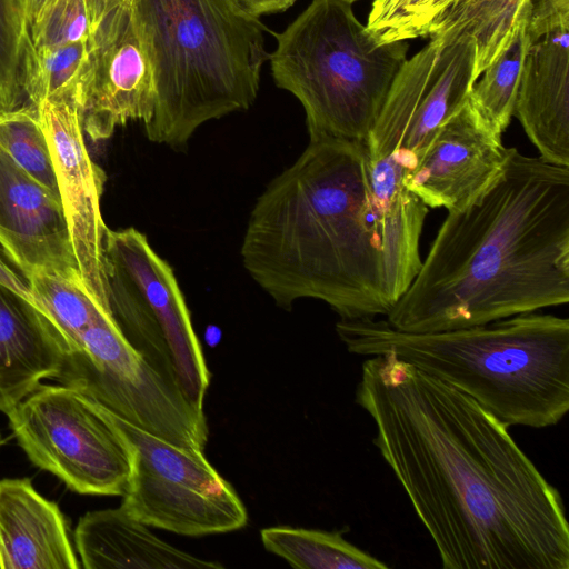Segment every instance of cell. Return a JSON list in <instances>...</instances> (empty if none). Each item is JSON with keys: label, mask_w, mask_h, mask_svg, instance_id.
I'll use <instances>...</instances> for the list:
<instances>
[{"label": "cell", "mask_w": 569, "mask_h": 569, "mask_svg": "<svg viewBox=\"0 0 569 569\" xmlns=\"http://www.w3.org/2000/svg\"><path fill=\"white\" fill-rule=\"evenodd\" d=\"M274 36L273 81L300 101L309 138L366 141L408 43L379 42L343 0H312Z\"/></svg>", "instance_id": "6"}, {"label": "cell", "mask_w": 569, "mask_h": 569, "mask_svg": "<svg viewBox=\"0 0 569 569\" xmlns=\"http://www.w3.org/2000/svg\"><path fill=\"white\" fill-rule=\"evenodd\" d=\"M70 353L52 321L0 283V412L7 416L43 379L57 380Z\"/></svg>", "instance_id": "16"}, {"label": "cell", "mask_w": 569, "mask_h": 569, "mask_svg": "<svg viewBox=\"0 0 569 569\" xmlns=\"http://www.w3.org/2000/svg\"><path fill=\"white\" fill-rule=\"evenodd\" d=\"M367 163L366 141L310 139L256 201L241 258L280 308L311 298L359 319L393 306Z\"/></svg>", "instance_id": "3"}, {"label": "cell", "mask_w": 569, "mask_h": 569, "mask_svg": "<svg viewBox=\"0 0 569 569\" xmlns=\"http://www.w3.org/2000/svg\"><path fill=\"white\" fill-rule=\"evenodd\" d=\"M530 0H453L431 21L429 34L463 31L476 42L475 76L510 43L520 21L529 14Z\"/></svg>", "instance_id": "21"}, {"label": "cell", "mask_w": 569, "mask_h": 569, "mask_svg": "<svg viewBox=\"0 0 569 569\" xmlns=\"http://www.w3.org/2000/svg\"><path fill=\"white\" fill-rule=\"evenodd\" d=\"M30 461L81 495L122 496L127 443L107 408L67 385L40 383L8 415Z\"/></svg>", "instance_id": "8"}, {"label": "cell", "mask_w": 569, "mask_h": 569, "mask_svg": "<svg viewBox=\"0 0 569 569\" xmlns=\"http://www.w3.org/2000/svg\"><path fill=\"white\" fill-rule=\"evenodd\" d=\"M130 455L122 506L148 527L200 537L243 528L247 509L203 450L152 435L111 411Z\"/></svg>", "instance_id": "9"}, {"label": "cell", "mask_w": 569, "mask_h": 569, "mask_svg": "<svg viewBox=\"0 0 569 569\" xmlns=\"http://www.w3.org/2000/svg\"><path fill=\"white\" fill-rule=\"evenodd\" d=\"M42 312L62 332L73 350L80 333L107 312L88 292L81 279L39 270L24 278Z\"/></svg>", "instance_id": "24"}, {"label": "cell", "mask_w": 569, "mask_h": 569, "mask_svg": "<svg viewBox=\"0 0 569 569\" xmlns=\"http://www.w3.org/2000/svg\"><path fill=\"white\" fill-rule=\"evenodd\" d=\"M92 62L81 107L82 129L92 141L110 138L131 120L146 123L156 100L153 70L131 6L92 34Z\"/></svg>", "instance_id": "13"}, {"label": "cell", "mask_w": 569, "mask_h": 569, "mask_svg": "<svg viewBox=\"0 0 569 569\" xmlns=\"http://www.w3.org/2000/svg\"><path fill=\"white\" fill-rule=\"evenodd\" d=\"M66 518L28 478L0 480V569H79Z\"/></svg>", "instance_id": "17"}, {"label": "cell", "mask_w": 569, "mask_h": 569, "mask_svg": "<svg viewBox=\"0 0 569 569\" xmlns=\"http://www.w3.org/2000/svg\"><path fill=\"white\" fill-rule=\"evenodd\" d=\"M111 316L129 345L199 410L210 371L174 272L134 228L107 231Z\"/></svg>", "instance_id": "7"}, {"label": "cell", "mask_w": 569, "mask_h": 569, "mask_svg": "<svg viewBox=\"0 0 569 569\" xmlns=\"http://www.w3.org/2000/svg\"><path fill=\"white\" fill-rule=\"evenodd\" d=\"M0 248L24 278L44 270L82 280L61 200L1 148Z\"/></svg>", "instance_id": "14"}, {"label": "cell", "mask_w": 569, "mask_h": 569, "mask_svg": "<svg viewBox=\"0 0 569 569\" xmlns=\"http://www.w3.org/2000/svg\"><path fill=\"white\" fill-rule=\"evenodd\" d=\"M429 0H375L367 30L381 43L407 41L429 34Z\"/></svg>", "instance_id": "27"}, {"label": "cell", "mask_w": 569, "mask_h": 569, "mask_svg": "<svg viewBox=\"0 0 569 569\" xmlns=\"http://www.w3.org/2000/svg\"><path fill=\"white\" fill-rule=\"evenodd\" d=\"M453 0H429L428 1V19L431 21L437 17L442 10H445Z\"/></svg>", "instance_id": "33"}, {"label": "cell", "mask_w": 569, "mask_h": 569, "mask_svg": "<svg viewBox=\"0 0 569 569\" xmlns=\"http://www.w3.org/2000/svg\"><path fill=\"white\" fill-rule=\"evenodd\" d=\"M367 166L387 292L395 305L421 268L420 237L429 209L405 186L403 168L393 154L378 160L368 158Z\"/></svg>", "instance_id": "19"}, {"label": "cell", "mask_w": 569, "mask_h": 569, "mask_svg": "<svg viewBox=\"0 0 569 569\" xmlns=\"http://www.w3.org/2000/svg\"><path fill=\"white\" fill-rule=\"evenodd\" d=\"M27 33L36 48L90 40L87 0H48Z\"/></svg>", "instance_id": "28"}, {"label": "cell", "mask_w": 569, "mask_h": 569, "mask_svg": "<svg viewBox=\"0 0 569 569\" xmlns=\"http://www.w3.org/2000/svg\"><path fill=\"white\" fill-rule=\"evenodd\" d=\"M510 150L467 98L439 128L417 167L403 172V183L428 208L458 212L495 182Z\"/></svg>", "instance_id": "12"}, {"label": "cell", "mask_w": 569, "mask_h": 569, "mask_svg": "<svg viewBox=\"0 0 569 569\" xmlns=\"http://www.w3.org/2000/svg\"><path fill=\"white\" fill-rule=\"evenodd\" d=\"M156 100L147 138L187 146L203 123L248 109L269 53L267 28L234 0H132Z\"/></svg>", "instance_id": "5"}, {"label": "cell", "mask_w": 569, "mask_h": 569, "mask_svg": "<svg viewBox=\"0 0 569 569\" xmlns=\"http://www.w3.org/2000/svg\"><path fill=\"white\" fill-rule=\"evenodd\" d=\"M73 539L84 569L223 568L163 541L122 506L83 515Z\"/></svg>", "instance_id": "18"}, {"label": "cell", "mask_w": 569, "mask_h": 569, "mask_svg": "<svg viewBox=\"0 0 569 569\" xmlns=\"http://www.w3.org/2000/svg\"><path fill=\"white\" fill-rule=\"evenodd\" d=\"M429 37V43L397 71L366 140L370 160L393 154L403 172L417 167L478 80L471 36L449 30Z\"/></svg>", "instance_id": "10"}, {"label": "cell", "mask_w": 569, "mask_h": 569, "mask_svg": "<svg viewBox=\"0 0 569 569\" xmlns=\"http://www.w3.org/2000/svg\"><path fill=\"white\" fill-rule=\"evenodd\" d=\"M343 1H346V2H348V3H350V4H352L353 2H356V1H358V0H343Z\"/></svg>", "instance_id": "34"}, {"label": "cell", "mask_w": 569, "mask_h": 569, "mask_svg": "<svg viewBox=\"0 0 569 569\" xmlns=\"http://www.w3.org/2000/svg\"><path fill=\"white\" fill-rule=\"evenodd\" d=\"M513 116L540 158L569 167V27L530 43Z\"/></svg>", "instance_id": "15"}, {"label": "cell", "mask_w": 569, "mask_h": 569, "mask_svg": "<svg viewBox=\"0 0 569 569\" xmlns=\"http://www.w3.org/2000/svg\"><path fill=\"white\" fill-rule=\"evenodd\" d=\"M48 0H22L27 31L37 22Z\"/></svg>", "instance_id": "32"}, {"label": "cell", "mask_w": 569, "mask_h": 569, "mask_svg": "<svg viewBox=\"0 0 569 569\" xmlns=\"http://www.w3.org/2000/svg\"><path fill=\"white\" fill-rule=\"evenodd\" d=\"M2 443H3V439H2V436L0 433V447L2 446Z\"/></svg>", "instance_id": "35"}, {"label": "cell", "mask_w": 569, "mask_h": 569, "mask_svg": "<svg viewBox=\"0 0 569 569\" xmlns=\"http://www.w3.org/2000/svg\"><path fill=\"white\" fill-rule=\"evenodd\" d=\"M0 148L61 200L49 144L33 106H22L0 116Z\"/></svg>", "instance_id": "25"}, {"label": "cell", "mask_w": 569, "mask_h": 569, "mask_svg": "<svg viewBox=\"0 0 569 569\" xmlns=\"http://www.w3.org/2000/svg\"><path fill=\"white\" fill-rule=\"evenodd\" d=\"M91 62V39L36 48L26 33L20 61L23 93L33 107L43 100H67L78 104L81 110Z\"/></svg>", "instance_id": "20"}, {"label": "cell", "mask_w": 569, "mask_h": 569, "mask_svg": "<svg viewBox=\"0 0 569 569\" xmlns=\"http://www.w3.org/2000/svg\"><path fill=\"white\" fill-rule=\"evenodd\" d=\"M132 0H87L91 34L119 11L129 8Z\"/></svg>", "instance_id": "30"}, {"label": "cell", "mask_w": 569, "mask_h": 569, "mask_svg": "<svg viewBox=\"0 0 569 569\" xmlns=\"http://www.w3.org/2000/svg\"><path fill=\"white\" fill-rule=\"evenodd\" d=\"M355 402L443 569H569L560 492L471 397L383 353L362 362Z\"/></svg>", "instance_id": "1"}, {"label": "cell", "mask_w": 569, "mask_h": 569, "mask_svg": "<svg viewBox=\"0 0 569 569\" xmlns=\"http://www.w3.org/2000/svg\"><path fill=\"white\" fill-rule=\"evenodd\" d=\"M2 113H3V112H2V111H0V116H1Z\"/></svg>", "instance_id": "36"}, {"label": "cell", "mask_w": 569, "mask_h": 569, "mask_svg": "<svg viewBox=\"0 0 569 569\" xmlns=\"http://www.w3.org/2000/svg\"><path fill=\"white\" fill-rule=\"evenodd\" d=\"M562 27H569V0H530L527 23L530 42Z\"/></svg>", "instance_id": "29"}, {"label": "cell", "mask_w": 569, "mask_h": 569, "mask_svg": "<svg viewBox=\"0 0 569 569\" xmlns=\"http://www.w3.org/2000/svg\"><path fill=\"white\" fill-rule=\"evenodd\" d=\"M568 302L569 167L511 148L487 191L448 213L386 316L403 332H437Z\"/></svg>", "instance_id": "2"}, {"label": "cell", "mask_w": 569, "mask_h": 569, "mask_svg": "<svg viewBox=\"0 0 569 569\" xmlns=\"http://www.w3.org/2000/svg\"><path fill=\"white\" fill-rule=\"evenodd\" d=\"M263 547L299 569H388L340 532L276 526L260 531Z\"/></svg>", "instance_id": "22"}, {"label": "cell", "mask_w": 569, "mask_h": 569, "mask_svg": "<svg viewBox=\"0 0 569 569\" xmlns=\"http://www.w3.org/2000/svg\"><path fill=\"white\" fill-rule=\"evenodd\" d=\"M336 331L349 352L393 353L471 397L508 427H551L569 410L568 318L529 312L413 333L368 317L340 319Z\"/></svg>", "instance_id": "4"}, {"label": "cell", "mask_w": 569, "mask_h": 569, "mask_svg": "<svg viewBox=\"0 0 569 569\" xmlns=\"http://www.w3.org/2000/svg\"><path fill=\"white\" fill-rule=\"evenodd\" d=\"M527 14L519 23L512 40L483 70L475 83L469 100L495 131L502 134L515 112L522 67L530 39L527 32Z\"/></svg>", "instance_id": "23"}, {"label": "cell", "mask_w": 569, "mask_h": 569, "mask_svg": "<svg viewBox=\"0 0 569 569\" xmlns=\"http://www.w3.org/2000/svg\"><path fill=\"white\" fill-rule=\"evenodd\" d=\"M249 13L261 17L278 13L290 8L296 0H234Z\"/></svg>", "instance_id": "31"}, {"label": "cell", "mask_w": 569, "mask_h": 569, "mask_svg": "<svg viewBox=\"0 0 569 569\" xmlns=\"http://www.w3.org/2000/svg\"><path fill=\"white\" fill-rule=\"evenodd\" d=\"M27 33L22 0H0V111L22 107L20 61Z\"/></svg>", "instance_id": "26"}, {"label": "cell", "mask_w": 569, "mask_h": 569, "mask_svg": "<svg viewBox=\"0 0 569 569\" xmlns=\"http://www.w3.org/2000/svg\"><path fill=\"white\" fill-rule=\"evenodd\" d=\"M34 108L49 144L83 284L111 315L104 262L109 228L103 222L100 209L106 173L89 156L78 104L67 100H43Z\"/></svg>", "instance_id": "11"}]
</instances>
